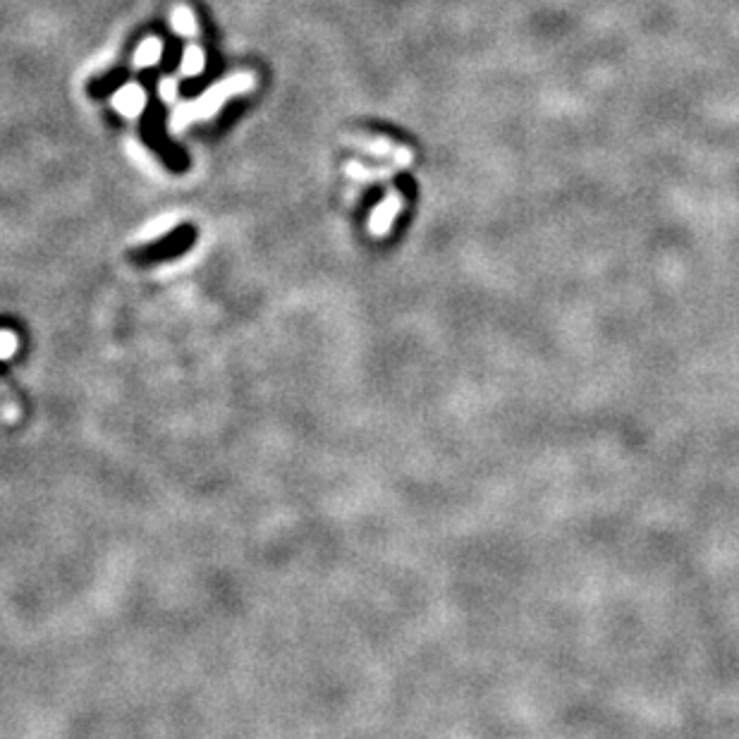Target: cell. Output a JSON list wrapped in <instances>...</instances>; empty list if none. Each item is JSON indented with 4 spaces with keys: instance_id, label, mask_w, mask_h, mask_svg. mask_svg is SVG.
Here are the masks:
<instances>
[{
    "instance_id": "obj_7",
    "label": "cell",
    "mask_w": 739,
    "mask_h": 739,
    "mask_svg": "<svg viewBox=\"0 0 739 739\" xmlns=\"http://www.w3.org/2000/svg\"><path fill=\"white\" fill-rule=\"evenodd\" d=\"M158 91H161V99L163 101H175V96H177V82H175V79H161V84H158Z\"/></svg>"
},
{
    "instance_id": "obj_2",
    "label": "cell",
    "mask_w": 739,
    "mask_h": 739,
    "mask_svg": "<svg viewBox=\"0 0 739 739\" xmlns=\"http://www.w3.org/2000/svg\"><path fill=\"white\" fill-rule=\"evenodd\" d=\"M400 211H402V197L398 192H390L388 197L376 206V211L371 213L369 230L374 232V235H386V232L390 230V225H393V221H395V216H398Z\"/></svg>"
},
{
    "instance_id": "obj_8",
    "label": "cell",
    "mask_w": 739,
    "mask_h": 739,
    "mask_svg": "<svg viewBox=\"0 0 739 739\" xmlns=\"http://www.w3.org/2000/svg\"><path fill=\"white\" fill-rule=\"evenodd\" d=\"M168 228H173V218H161V221H156V223H151L149 225V228H146L144 230V235L146 237H156V235H161V232H166Z\"/></svg>"
},
{
    "instance_id": "obj_5",
    "label": "cell",
    "mask_w": 739,
    "mask_h": 739,
    "mask_svg": "<svg viewBox=\"0 0 739 739\" xmlns=\"http://www.w3.org/2000/svg\"><path fill=\"white\" fill-rule=\"evenodd\" d=\"M204 65H206L204 51H201L199 46H189L185 51V56H182L180 72L185 77H197V75H201V72H204Z\"/></svg>"
},
{
    "instance_id": "obj_1",
    "label": "cell",
    "mask_w": 739,
    "mask_h": 739,
    "mask_svg": "<svg viewBox=\"0 0 739 739\" xmlns=\"http://www.w3.org/2000/svg\"><path fill=\"white\" fill-rule=\"evenodd\" d=\"M252 87H254V77L249 75V72H237V75H232L228 79H223V82H218L216 87L206 91L201 99L177 106L173 118H170V127H173L175 132H180V130H185L189 122L213 118V115L221 111V106L225 101L232 99V96H237V94H247V91Z\"/></svg>"
},
{
    "instance_id": "obj_6",
    "label": "cell",
    "mask_w": 739,
    "mask_h": 739,
    "mask_svg": "<svg viewBox=\"0 0 739 739\" xmlns=\"http://www.w3.org/2000/svg\"><path fill=\"white\" fill-rule=\"evenodd\" d=\"M170 24H173L175 32L182 36L197 34V22H194V15L189 8H175L173 15H170Z\"/></svg>"
},
{
    "instance_id": "obj_3",
    "label": "cell",
    "mask_w": 739,
    "mask_h": 739,
    "mask_svg": "<svg viewBox=\"0 0 739 739\" xmlns=\"http://www.w3.org/2000/svg\"><path fill=\"white\" fill-rule=\"evenodd\" d=\"M113 106L118 108V113L125 115V118H137L146 106L144 89L139 87V84H125V87L113 96Z\"/></svg>"
},
{
    "instance_id": "obj_4",
    "label": "cell",
    "mask_w": 739,
    "mask_h": 739,
    "mask_svg": "<svg viewBox=\"0 0 739 739\" xmlns=\"http://www.w3.org/2000/svg\"><path fill=\"white\" fill-rule=\"evenodd\" d=\"M163 53V44L158 39H146L142 41V46L137 48L134 53V67H151L161 60Z\"/></svg>"
}]
</instances>
